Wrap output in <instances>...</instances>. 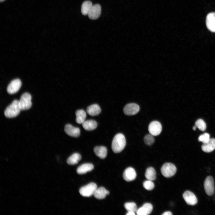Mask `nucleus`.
<instances>
[{"label":"nucleus","mask_w":215,"mask_h":215,"mask_svg":"<svg viewBox=\"0 0 215 215\" xmlns=\"http://www.w3.org/2000/svg\"><path fill=\"white\" fill-rule=\"evenodd\" d=\"M81 158L80 154L78 153H75L67 159V162L69 165H74L78 163Z\"/></svg>","instance_id":"5701e85b"},{"label":"nucleus","mask_w":215,"mask_h":215,"mask_svg":"<svg viewBox=\"0 0 215 215\" xmlns=\"http://www.w3.org/2000/svg\"><path fill=\"white\" fill-rule=\"evenodd\" d=\"M136 176V174L134 169L132 167H128L124 171L123 177L124 179L127 182H130L135 179Z\"/></svg>","instance_id":"9b49d317"},{"label":"nucleus","mask_w":215,"mask_h":215,"mask_svg":"<svg viewBox=\"0 0 215 215\" xmlns=\"http://www.w3.org/2000/svg\"><path fill=\"white\" fill-rule=\"evenodd\" d=\"M196 127L195 125L194 126H193V130H196Z\"/></svg>","instance_id":"473e14b6"},{"label":"nucleus","mask_w":215,"mask_h":215,"mask_svg":"<svg viewBox=\"0 0 215 215\" xmlns=\"http://www.w3.org/2000/svg\"><path fill=\"white\" fill-rule=\"evenodd\" d=\"M125 209L128 211H133L136 212L138 209L136 204L133 202H129L125 203L124 205Z\"/></svg>","instance_id":"a878e982"},{"label":"nucleus","mask_w":215,"mask_h":215,"mask_svg":"<svg viewBox=\"0 0 215 215\" xmlns=\"http://www.w3.org/2000/svg\"><path fill=\"white\" fill-rule=\"evenodd\" d=\"M144 188L148 190H151L154 187V185L152 181L147 180L145 181L143 184Z\"/></svg>","instance_id":"cd10ccee"},{"label":"nucleus","mask_w":215,"mask_h":215,"mask_svg":"<svg viewBox=\"0 0 215 215\" xmlns=\"http://www.w3.org/2000/svg\"><path fill=\"white\" fill-rule=\"evenodd\" d=\"M126 144L125 136L122 133L116 134L113 138L111 145L113 151L116 153L122 151L124 148Z\"/></svg>","instance_id":"f257e3e1"},{"label":"nucleus","mask_w":215,"mask_h":215,"mask_svg":"<svg viewBox=\"0 0 215 215\" xmlns=\"http://www.w3.org/2000/svg\"><path fill=\"white\" fill-rule=\"evenodd\" d=\"M126 215H135V214L134 212L133 211H128L126 214Z\"/></svg>","instance_id":"2f4dec72"},{"label":"nucleus","mask_w":215,"mask_h":215,"mask_svg":"<svg viewBox=\"0 0 215 215\" xmlns=\"http://www.w3.org/2000/svg\"><path fill=\"white\" fill-rule=\"evenodd\" d=\"M76 122L79 124H82L85 120L86 113L83 110L80 109L76 111Z\"/></svg>","instance_id":"4be33fe9"},{"label":"nucleus","mask_w":215,"mask_h":215,"mask_svg":"<svg viewBox=\"0 0 215 215\" xmlns=\"http://www.w3.org/2000/svg\"><path fill=\"white\" fill-rule=\"evenodd\" d=\"M204 185L205 192L208 195L211 196L214 194V181L212 176H208L206 177L204 181Z\"/></svg>","instance_id":"423d86ee"},{"label":"nucleus","mask_w":215,"mask_h":215,"mask_svg":"<svg viewBox=\"0 0 215 215\" xmlns=\"http://www.w3.org/2000/svg\"><path fill=\"white\" fill-rule=\"evenodd\" d=\"M201 148L205 152L209 153L213 151L215 149V139L211 138L208 142L203 143Z\"/></svg>","instance_id":"dca6fc26"},{"label":"nucleus","mask_w":215,"mask_h":215,"mask_svg":"<svg viewBox=\"0 0 215 215\" xmlns=\"http://www.w3.org/2000/svg\"><path fill=\"white\" fill-rule=\"evenodd\" d=\"M83 128L87 130H91L96 129L97 126V123L95 120H85L82 124Z\"/></svg>","instance_id":"412c9836"},{"label":"nucleus","mask_w":215,"mask_h":215,"mask_svg":"<svg viewBox=\"0 0 215 215\" xmlns=\"http://www.w3.org/2000/svg\"><path fill=\"white\" fill-rule=\"evenodd\" d=\"M145 178L147 180L153 181L156 178V173L154 169L152 167L147 168L145 174Z\"/></svg>","instance_id":"393cba45"},{"label":"nucleus","mask_w":215,"mask_h":215,"mask_svg":"<svg viewBox=\"0 0 215 215\" xmlns=\"http://www.w3.org/2000/svg\"><path fill=\"white\" fill-rule=\"evenodd\" d=\"M210 139L209 134L207 133H205L199 136L198 140L199 142L205 143L208 142Z\"/></svg>","instance_id":"c756f323"},{"label":"nucleus","mask_w":215,"mask_h":215,"mask_svg":"<svg viewBox=\"0 0 215 215\" xmlns=\"http://www.w3.org/2000/svg\"><path fill=\"white\" fill-rule=\"evenodd\" d=\"M206 23L208 29L212 32H215V13H211L208 14Z\"/></svg>","instance_id":"ddd939ff"},{"label":"nucleus","mask_w":215,"mask_h":215,"mask_svg":"<svg viewBox=\"0 0 215 215\" xmlns=\"http://www.w3.org/2000/svg\"><path fill=\"white\" fill-rule=\"evenodd\" d=\"M22 85L21 80L18 79L11 81L7 88V91L10 94H13L17 92Z\"/></svg>","instance_id":"6e6552de"},{"label":"nucleus","mask_w":215,"mask_h":215,"mask_svg":"<svg viewBox=\"0 0 215 215\" xmlns=\"http://www.w3.org/2000/svg\"><path fill=\"white\" fill-rule=\"evenodd\" d=\"M31 99V95L28 93H25L22 94L19 100L21 110H28L31 107L32 105Z\"/></svg>","instance_id":"7ed1b4c3"},{"label":"nucleus","mask_w":215,"mask_h":215,"mask_svg":"<svg viewBox=\"0 0 215 215\" xmlns=\"http://www.w3.org/2000/svg\"><path fill=\"white\" fill-rule=\"evenodd\" d=\"M5 0H0L1 2H3Z\"/></svg>","instance_id":"72a5a7b5"},{"label":"nucleus","mask_w":215,"mask_h":215,"mask_svg":"<svg viewBox=\"0 0 215 215\" xmlns=\"http://www.w3.org/2000/svg\"><path fill=\"white\" fill-rule=\"evenodd\" d=\"M94 168L93 165L89 163L82 164L79 166L77 169L76 172L77 173L82 174L90 171Z\"/></svg>","instance_id":"f3484780"},{"label":"nucleus","mask_w":215,"mask_h":215,"mask_svg":"<svg viewBox=\"0 0 215 215\" xmlns=\"http://www.w3.org/2000/svg\"><path fill=\"white\" fill-rule=\"evenodd\" d=\"M93 5L90 1H87L82 3L81 7V12L84 15H88Z\"/></svg>","instance_id":"b1692460"},{"label":"nucleus","mask_w":215,"mask_h":215,"mask_svg":"<svg viewBox=\"0 0 215 215\" xmlns=\"http://www.w3.org/2000/svg\"><path fill=\"white\" fill-rule=\"evenodd\" d=\"M145 143L148 145H150L154 142L155 139L153 136L151 134L146 135L144 139Z\"/></svg>","instance_id":"c85d7f7f"},{"label":"nucleus","mask_w":215,"mask_h":215,"mask_svg":"<svg viewBox=\"0 0 215 215\" xmlns=\"http://www.w3.org/2000/svg\"><path fill=\"white\" fill-rule=\"evenodd\" d=\"M86 111L89 115L94 116L99 115L101 112V109L98 105L94 104L88 106Z\"/></svg>","instance_id":"aec40b11"},{"label":"nucleus","mask_w":215,"mask_h":215,"mask_svg":"<svg viewBox=\"0 0 215 215\" xmlns=\"http://www.w3.org/2000/svg\"><path fill=\"white\" fill-rule=\"evenodd\" d=\"M182 196L185 201L188 205H194L197 202V199L195 194L189 191H185Z\"/></svg>","instance_id":"9d476101"},{"label":"nucleus","mask_w":215,"mask_h":215,"mask_svg":"<svg viewBox=\"0 0 215 215\" xmlns=\"http://www.w3.org/2000/svg\"><path fill=\"white\" fill-rule=\"evenodd\" d=\"M21 110L19 100H15L6 108L4 114L7 118H13L17 116Z\"/></svg>","instance_id":"f03ea898"},{"label":"nucleus","mask_w":215,"mask_h":215,"mask_svg":"<svg viewBox=\"0 0 215 215\" xmlns=\"http://www.w3.org/2000/svg\"><path fill=\"white\" fill-rule=\"evenodd\" d=\"M195 125L200 130L202 131H205L206 129V124L202 119H198L195 123Z\"/></svg>","instance_id":"bb28decb"},{"label":"nucleus","mask_w":215,"mask_h":215,"mask_svg":"<svg viewBox=\"0 0 215 215\" xmlns=\"http://www.w3.org/2000/svg\"><path fill=\"white\" fill-rule=\"evenodd\" d=\"M161 171L162 174L164 176L169 178L174 175L176 171V168L174 164L170 163H166L162 166Z\"/></svg>","instance_id":"39448f33"},{"label":"nucleus","mask_w":215,"mask_h":215,"mask_svg":"<svg viewBox=\"0 0 215 215\" xmlns=\"http://www.w3.org/2000/svg\"><path fill=\"white\" fill-rule=\"evenodd\" d=\"M148 130L150 134L153 136H156L159 134L161 132L162 126L159 122L153 121L149 124Z\"/></svg>","instance_id":"0eeeda50"},{"label":"nucleus","mask_w":215,"mask_h":215,"mask_svg":"<svg viewBox=\"0 0 215 215\" xmlns=\"http://www.w3.org/2000/svg\"><path fill=\"white\" fill-rule=\"evenodd\" d=\"M64 130L67 134L72 137H78L80 134L79 128L74 127L69 124H67L65 126Z\"/></svg>","instance_id":"f8f14e48"},{"label":"nucleus","mask_w":215,"mask_h":215,"mask_svg":"<svg viewBox=\"0 0 215 215\" xmlns=\"http://www.w3.org/2000/svg\"><path fill=\"white\" fill-rule=\"evenodd\" d=\"M139 106L137 104L131 103L127 104L123 109L124 113L127 115H133L136 114L139 110Z\"/></svg>","instance_id":"1a4fd4ad"},{"label":"nucleus","mask_w":215,"mask_h":215,"mask_svg":"<svg viewBox=\"0 0 215 215\" xmlns=\"http://www.w3.org/2000/svg\"><path fill=\"white\" fill-rule=\"evenodd\" d=\"M162 215H172V213L171 212L169 211H167L165 212H164L163 214H162Z\"/></svg>","instance_id":"7c9ffc66"},{"label":"nucleus","mask_w":215,"mask_h":215,"mask_svg":"<svg viewBox=\"0 0 215 215\" xmlns=\"http://www.w3.org/2000/svg\"><path fill=\"white\" fill-rule=\"evenodd\" d=\"M94 152L96 156L101 159H103L107 156V149L105 146H97L94 148Z\"/></svg>","instance_id":"6ab92c4d"},{"label":"nucleus","mask_w":215,"mask_h":215,"mask_svg":"<svg viewBox=\"0 0 215 215\" xmlns=\"http://www.w3.org/2000/svg\"><path fill=\"white\" fill-rule=\"evenodd\" d=\"M110 193L103 187H100L97 188L93 194L94 197L99 199H104L107 195H108Z\"/></svg>","instance_id":"a211bd4d"},{"label":"nucleus","mask_w":215,"mask_h":215,"mask_svg":"<svg viewBox=\"0 0 215 215\" xmlns=\"http://www.w3.org/2000/svg\"><path fill=\"white\" fill-rule=\"evenodd\" d=\"M101 11L100 6L96 4L93 6L88 14L89 18L91 19H97L100 16Z\"/></svg>","instance_id":"4468645a"},{"label":"nucleus","mask_w":215,"mask_h":215,"mask_svg":"<svg viewBox=\"0 0 215 215\" xmlns=\"http://www.w3.org/2000/svg\"><path fill=\"white\" fill-rule=\"evenodd\" d=\"M97 188L96 183L91 182L82 187L79 190V192L83 196L89 197L93 195Z\"/></svg>","instance_id":"20e7f679"},{"label":"nucleus","mask_w":215,"mask_h":215,"mask_svg":"<svg viewBox=\"0 0 215 215\" xmlns=\"http://www.w3.org/2000/svg\"><path fill=\"white\" fill-rule=\"evenodd\" d=\"M153 207L150 203H146L143 204L141 207L138 209L136 212L137 215H148L151 213Z\"/></svg>","instance_id":"2eb2a0df"}]
</instances>
